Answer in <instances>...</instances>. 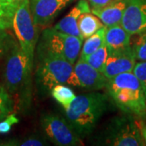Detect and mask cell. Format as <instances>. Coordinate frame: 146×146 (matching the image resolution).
I'll use <instances>...</instances> for the list:
<instances>
[{
    "mask_svg": "<svg viewBox=\"0 0 146 146\" xmlns=\"http://www.w3.org/2000/svg\"><path fill=\"white\" fill-rule=\"evenodd\" d=\"M108 108V98L104 94L93 92L76 96L63 108L66 119L81 138L89 136Z\"/></svg>",
    "mask_w": 146,
    "mask_h": 146,
    "instance_id": "6da1fadb",
    "label": "cell"
},
{
    "mask_svg": "<svg viewBox=\"0 0 146 146\" xmlns=\"http://www.w3.org/2000/svg\"><path fill=\"white\" fill-rule=\"evenodd\" d=\"M106 88L108 95L121 110L141 119H145V94L132 72L122 73L109 79Z\"/></svg>",
    "mask_w": 146,
    "mask_h": 146,
    "instance_id": "7a4b0ae2",
    "label": "cell"
},
{
    "mask_svg": "<svg viewBox=\"0 0 146 146\" xmlns=\"http://www.w3.org/2000/svg\"><path fill=\"white\" fill-rule=\"evenodd\" d=\"M33 67V63L16 43L7 54L4 87L10 94H18L21 110L26 109L31 102Z\"/></svg>",
    "mask_w": 146,
    "mask_h": 146,
    "instance_id": "3957f363",
    "label": "cell"
},
{
    "mask_svg": "<svg viewBox=\"0 0 146 146\" xmlns=\"http://www.w3.org/2000/svg\"><path fill=\"white\" fill-rule=\"evenodd\" d=\"M133 115L116 116L97 136V144L111 146H143L145 143Z\"/></svg>",
    "mask_w": 146,
    "mask_h": 146,
    "instance_id": "277c9868",
    "label": "cell"
},
{
    "mask_svg": "<svg viewBox=\"0 0 146 146\" xmlns=\"http://www.w3.org/2000/svg\"><path fill=\"white\" fill-rule=\"evenodd\" d=\"M72 70L73 64L64 58L50 54H38L35 74L38 93L46 95L55 85L67 84Z\"/></svg>",
    "mask_w": 146,
    "mask_h": 146,
    "instance_id": "5b68a950",
    "label": "cell"
},
{
    "mask_svg": "<svg viewBox=\"0 0 146 146\" xmlns=\"http://www.w3.org/2000/svg\"><path fill=\"white\" fill-rule=\"evenodd\" d=\"M82 42L78 36L48 28L42 32L36 51L37 54H50L62 58L74 65L80 55Z\"/></svg>",
    "mask_w": 146,
    "mask_h": 146,
    "instance_id": "8992f818",
    "label": "cell"
},
{
    "mask_svg": "<svg viewBox=\"0 0 146 146\" xmlns=\"http://www.w3.org/2000/svg\"><path fill=\"white\" fill-rule=\"evenodd\" d=\"M11 28L21 50L33 63L37 32L36 25L33 20L29 0H24L17 7L12 19Z\"/></svg>",
    "mask_w": 146,
    "mask_h": 146,
    "instance_id": "52a82bcc",
    "label": "cell"
},
{
    "mask_svg": "<svg viewBox=\"0 0 146 146\" xmlns=\"http://www.w3.org/2000/svg\"><path fill=\"white\" fill-rule=\"evenodd\" d=\"M41 125L49 140L55 145H83L81 137L66 118L57 114L46 113L41 117Z\"/></svg>",
    "mask_w": 146,
    "mask_h": 146,
    "instance_id": "ba28073f",
    "label": "cell"
},
{
    "mask_svg": "<svg viewBox=\"0 0 146 146\" xmlns=\"http://www.w3.org/2000/svg\"><path fill=\"white\" fill-rule=\"evenodd\" d=\"M108 79L103 73L96 70L80 58L73 67L67 84L89 90H99L106 88Z\"/></svg>",
    "mask_w": 146,
    "mask_h": 146,
    "instance_id": "9c48e42d",
    "label": "cell"
},
{
    "mask_svg": "<svg viewBox=\"0 0 146 146\" xmlns=\"http://www.w3.org/2000/svg\"><path fill=\"white\" fill-rule=\"evenodd\" d=\"M131 35L146 31V0H127L121 23Z\"/></svg>",
    "mask_w": 146,
    "mask_h": 146,
    "instance_id": "30bf717a",
    "label": "cell"
},
{
    "mask_svg": "<svg viewBox=\"0 0 146 146\" xmlns=\"http://www.w3.org/2000/svg\"><path fill=\"white\" fill-rule=\"evenodd\" d=\"M136 61L131 47L123 50L109 52L102 73L109 80L122 73L131 72L133 71Z\"/></svg>",
    "mask_w": 146,
    "mask_h": 146,
    "instance_id": "8fae6325",
    "label": "cell"
},
{
    "mask_svg": "<svg viewBox=\"0 0 146 146\" xmlns=\"http://www.w3.org/2000/svg\"><path fill=\"white\" fill-rule=\"evenodd\" d=\"M70 0H29L30 10L36 26H46L62 11Z\"/></svg>",
    "mask_w": 146,
    "mask_h": 146,
    "instance_id": "7c38bea8",
    "label": "cell"
},
{
    "mask_svg": "<svg viewBox=\"0 0 146 146\" xmlns=\"http://www.w3.org/2000/svg\"><path fill=\"white\" fill-rule=\"evenodd\" d=\"M89 11H91V8L87 0H80L78 3L69 11L68 15L58 21L54 28L62 33L78 36L81 39L77 24L78 19L82 13Z\"/></svg>",
    "mask_w": 146,
    "mask_h": 146,
    "instance_id": "4fadbf2b",
    "label": "cell"
},
{
    "mask_svg": "<svg viewBox=\"0 0 146 146\" xmlns=\"http://www.w3.org/2000/svg\"><path fill=\"white\" fill-rule=\"evenodd\" d=\"M127 7V0H114L99 8H91V12L99 18L104 26L110 27L122 23Z\"/></svg>",
    "mask_w": 146,
    "mask_h": 146,
    "instance_id": "5bb4252c",
    "label": "cell"
},
{
    "mask_svg": "<svg viewBox=\"0 0 146 146\" xmlns=\"http://www.w3.org/2000/svg\"><path fill=\"white\" fill-rule=\"evenodd\" d=\"M131 35L122 25L106 27L105 33V43L109 52L119 51L131 47Z\"/></svg>",
    "mask_w": 146,
    "mask_h": 146,
    "instance_id": "9a60e30c",
    "label": "cell"
},
{
    "mask_svg": "<svg viewBox=\"0 0 146 146\" xmlns=\"http://www.w3.org/2000/svg\"><path fill=\"white\" fill-rule=\"evenodd\" d=\"M77 24L82 41L92 36L104 26L99 18L91 11L82 13L79 17Z\"/></svg>",
    "mask_w": 146,
    "mask_h": 146,
    "instance_id": "2e32d148",
    "label": "cell"
},
{
    "mask_svg": "<svg viewBox=\"0 0 146 146\" xmlns=\"http://www.w3.org/2000/svg\"><path fill=\"white\" fill-rule=\"evenodd\" d=\"M106 27L103 26L99 30L94 33L92 36L85 39V42L82 46L80 58L81 59H85L89 55L96 51L98 48L105 43V33Z\"/></svg>",
    "mask_w": 146,
    "mask_h": 146,
    "instance_id": "e0dca14e",
    "label": "cell"
},
{
    "mask_svg": "<svg viewBox=\"0 0 146 146\" xmlns=\"http://www.w3.org/2000/svg\"><path fill=\"white\" fill-rule=\"evenodd\" d=\"M50 94L52 95L54 99L61 105L63 108L67 107L76 98V94H74L72 89L68 86H65L64 84L55 85L51 89Z\"/></svg>",
    "mask_w": 146,
    "mask_h": 146,
    "instance_id": "ac0fdd59",
    "label": "cell"
},
{
    "mask_svg": "<svg viewBox=\"0 0 146 146\" xmlns=\"http://www.w3.org/2000/svg\"><path fill=\"white\" fill-rule=\"evenodd\" d=\"M47 145L46 138L38 134L24 136L20 139H11L0 144V145L7 146H42Z\"/></svg>",
    "mask_w": 146,
    "mask_h": 146,
    "instance_id": "d6986e66",
    "label": "cell"
},
{
    "mask_svg": "<svg viewBox=\"0 0 146 146\" xmlns=\"http://www.w3.org/2000/svg\"><path fill=\"white\" fill-rule=\"evenodd\" d=\"M108 55H109V50L106 43H104L96 51H94L93 54H91L83 60L86 61L90 66H92L96 70L102 72Z\"/></svg>",
    "mask_w": 146,
    "mask_h": 146,
    "instance_id": "ffe728a7",
    "label": "cell"
},
{
    "mask_svg": "<svg viewBox=\"0 0 146 146\" xmlns=\"http://www.w3.org/2000/svg\"><path fill=\"white\" fill-rule=\"evenodd\" d=\"M135 38L131 40V47L134 52L136 60L146 61V31L133 34Z\"/></svg>",
    "mask_w": 146,
    "mask_h": 146,
    "instance_id": "44dd1931",
    "label": "cell"
},
{
    "mask_svg": "<svg viewBox=\"0 0 146 146\" xmlns=\"http://www.w3.org/2000/svg\"><path fill=\"white\" fill-rule=\"evenodd\" d=\"M16 10L7 0H0V28L7 29L11 28L12 19Z\"/></svg>",
    "mask_w": 146,
    "mask_h": 146,
    "instance_id": "7402d4cb",
    "label": "cell"
},
{
    "mask_svg": "<svg viewBox=\"0 0 146 146\" xmlns=\"http://www.w3.org/2000/svg\"><path fill=\"white\" fill-rule=\"evenodd\" d=\"M13 102L11 94L4 86H0V121L12 111Z\"/></svg>",
    "mask_w": 146,
    "mask_h": 146,
    "instance_id": "603a6c76",
    "label": "cell"
},
{
    "mask_svg": "<svg viewBox=\"0 0 146 146\" xmlns=\"http://www.w3.org/2000/svg\"><path fill=\"white\" fill-rule=\"evenodd\" d=\"M7 29L0 28V58L7 55L11 48L16 44Z\"/></svg>",
    "mask_w": 146,
    "mask_h": 146,
    "instance_id": "cb8c5ba5",
    "label": "cell"
},
{
    "mask_svg": "<svg viewBox=\"0 0 146 146\" xmlns=\"http://www.w3.org/2000/svg\"><path fill=\"white\" fill-rule=\"evenodd\" d=\"M132 72L141 83L146 99V61H140L136 63Z\"/></svg>",
    "mask_w": 146,
    "mask_h": 146,
    "instance_id": "d4e9b609",
    "label": "cell"
},
{
    "mask_svg": "<svg viewBox=\"0 0 146 146\" xmlns=\"http://www.w3.org/2000/svg\"><path fill=\"white\" fill-rule=\"evenodd\" d=\"M19 123V119L13 113H10L6 118L0 121V134L8 133L12 126Z\"/></svg>",
    "mask_w": 146,
    "mask_h": 146,
    "instance_id": "484cf974",
    "label": "cell"
},
{
    "mask_svg": "<svg viewBox=\"0 0 146 146\" xmlns=\"http://www.w3.org/2000/svg\"><path fill=\"white\" fill-rule=\"evenodd\" d=\"M114 0H87L89 3L90 8H99L107 5Z\"/></svg>",
    "mask_w": 146,
    "mask_h": 146,
    "instance_id": "4316f807",
    "label": "cell"
},
{
    "mask_svg": "<svg viewBox=\"0 0 146 146\" xmlns=\"http://www.w3.org/2000/svg\"><path fill=\"white\" fill-rule=\"evenodd\" d=\"M136 124H137L138 128H139V130H140L141 136H142V138H143V140L145 141L146 145V124L144 123L143 119H139V118H138V119H136Z\"/></svg>",
    "mask_w": 146,
    "mask_h": 146,
    "instance_id": "83f0119b",
    "label": "cell"
},
{
    "mask_svg": "<svg viewBox=\"0 0 146 146\" xmlns=\"http://www.w3.org/2000/svg\"><path fill=\"white\" fill-rule=\"evenodd\" d=\"M23 1H24V0H7V2H8L13 7H15L16 9L17 8V7L19 6V4L21 3V2H23Z\"/></svg>",
    "mask_w": 146,
    "mask_h": 146,
    "instance_id": "f1b7e54d",
    "label": "cell"
},
{
    "mask_svg": "<svg viewBox=\"0 0 146 146\" xmlns=\"http://www.w3.org/2000/svg\"><path fill=\"white\" fill-rule=\"evenodd\" d=\"M70 1H72V0H70Z\"/></svg>",
    "mask_w": 146,
    "mask_h": 146,
    "instance_id": "f546056e",
    "label": "cell"
}]
</instances>
